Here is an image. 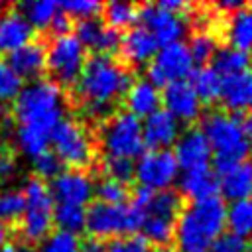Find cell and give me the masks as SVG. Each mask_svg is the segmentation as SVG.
I'll return each instance as SVG.
<instances>
[{"label": "cell", "mask_w": 252, "mask_h": 252, "mask_svg": "<svg viewBox=\"0 0 252 252\" xmlns=\"http://www.w3.org/2000/svg\"><path fill=\"white\" fill-rule=\"evenodd\" d=\"M132 73L112 55H91L73 87L83 110L93 118H108L132 85Z\"/></svg>", "instance_id": "1"}, {"label": "cell", "mask_w": 252, "mask_h": 252, "mask_svg": "<svg viewBox=\"0 0 252 252\" xmlns=\"http://www.w3.org/2000/svg\"><path fill=\"white\" fill-rule=\"evenodd\" d=\"M226 226V205L217 195L181 209L175 224L179 252H207Z\"/></svg>", "instance_id": "2"}, {"label": "cell", "mask_w": 252, "mask_h": 252, "mask_svg": "<svg viewBox=\"0 0 252 252\" xmlns=\"http://www.w3.org/2000/svg\"><path fill=\"white\" fill-rule=\"evenodd\" d=\"M199 128L211 146L217 175L230 165L248 159L252 148L240 114L228 110H211L201 116Z\"/></svg>", "instance_id": "3"}, {"label": "cell", "mask_w": 252, "mask_h": 252, "mask_svg": "<svg viewBox=\"0 0 252 252\" xmlns=\"http://www.w3.org/2000/svg\"><path fill=\"white\" fill-rule=\"evenodd\" d=\"M14 116L18 126H26L51 136L53 128L63 118L61 87L49 79L30 81L14 98Z\"/></svg>", "instance_id": "4"}, {"label": "cell", "mask_w": 252, "mask_h": 252, "mask_svg": "<svg viewBox=\"0 0 252 252\" xmlns=\"http://www.w3.org/2000/svg\"><path fill=\"white\" fill-rule=\"evenodd\" d=\"M24 213L20 217V238L24 244H39L53 228L55 201L47 181L32 175L24 185Z\"/></svg>", "instance_id": "5"}, {"label": "cell", "mask_w": 252, "mask_h": 252, "mask_svg": "<svg viewBox=\"0 0 252 252\" xmlns=\"http://www.w3.org/2000/svg\"><path fill=\"white\" fill-rule=\"evenodd\" d=\"M144 213L130 201L124 205H104L94 201L87 209V230L91 238L114 240L138 234L142 228Z\"/></svg>", "instance_id": "6"}, {"label": "cell", "mask_w": 252, "mask_h": 252, "mask_svg": "<svg viewBox=\"0 0 252 252\" xmlns=\"http://www.w3.org/2000/svg\"><path fill=\"white\" fill-rule=\"evenodd\" d=\"M98 142L106 158H140L146 150L142 136V120L126 110H118L102 120Z\"/></svg>", "instance_id": "7"}, {"label": "cell", "mask_w": 252, "mask_h": 252, "mask_svg": "<svg viewBox=\"0 0 252 252\" xmlns=\"http://www.w3.org/2000/svg\"><path fill=\"white\" fill-rule=\"evenodd\" d=\"M49 150L71 169L89 167L94 161V140L89 128L77 118H61L51 132Z\"/></svg>", "instance_id": "8"}, {"label": "cell", "mask_w": 252, "mask_h": 252, "mask_svg": "<svg viewBox=\"0 0 252 252\" xmlns=\"http://www.w3.org/2000/svg\"><path fill=\"white\" fill-rule=\"evenodd\" d=\"M181 209H183L181 195L175 189L154 191L150 203L144 209L140 234L150 244H156L159 248L169 246V242L175 238V224Z\"/></svg>", "instance_id": "9"}, {"label": "cell", "mask_w": 252, "mask_h": 252, "mask_svg": "<svg viewBox=\"0 0 252 252\" xmlns=\"http://www.w3.org/2000/svg\"><path fill=\"white\" fill-rule=\"evenodd\" d=\"M85 63L87 49L75 37L73 32L53 37L51 43L47 45L45 71L49 75V81H53L57 87L73 89L83 73Z\"/></svg>", "instance_id": "10"}, {"label": "cell", "mask_w": 252, "mask_h": 252, "mask_svg": "<svg viewBox=\"0 0 252 252\" xmlns=\"http://www.w3.org/2000/svg\"><path fill=\"white\" fill-rule=\"evenodd\" d=\"M191 73H193V59L189 55L187 43L183 41L161 45L146 67V79L158 89L177 81H187Z\"/></svg>", "instance_id": "11"}, {"label": "cell", "mask_w": 252, "mask_h": 252, "mask_svg": "<svg viewBox=\"0 0 252 252\" xmlns=\"http://www.w3.org/2000/svg\"><path fill=\"white\" fill-rule=\"evenodd\" d=\"M134 177L140 187L165 191L179 177V165L171 150H148L134 163Z\"/></svg>", "instance_id": "12"}, {"label": "cell", "mask_w": 252, "mask_h": 252, "mask_svg": "<svg viewBox=\"0 0 252 252\" xmlns=\"http://www.w3.org/2000/svg\"><path fill=\"white\" fill-rule=\"evenodd\" d=\"M138 22H140V26L150 30V33L156 37L159 47L181 41L185 37L187 30H189V24H187L185 16L173 14V12H169V10H165L158 4L140 6Z\"/></svg>", "instance_id": "13"}, {"label": "cell", "mask_w": 252, "mask_h": 252, "mask_svg": "<svg viewBox=\"0 0 252 252\" xmlns=\"http://www.w3.org/2000/svg\"><path fill=\"white\" fill-rule=\"evenodd\" d=\"M51 197L55 205H79L85 207L94 195V181L83 169H63L49 183Z\"/></svg>", "instance_id": "14"}, {"label": "cell", "mask_w": 252, "mask_h": 252, "mask_svg": "<svg viewBox=\"0 0 252 252\" xmlns=\"http://www.w3.org/2000/svg\"><path fill=\"white\" fill-rule=\"evenodd\" d=\"M75 37L83 43L87 51H93L94 55H112L118 53L122 32L112 30L106 26L100 18H89V20H79L75 24Z\"/></svg>", "instance_id": "15"}, {"label": "cell", "mask_w": 252, "mask_h": 252, "mask_svg": "<svg viewBox=\"0 0 252 252\" xmlns=\"http://www.w3.org/2000/svg\"><path fill=\"white\" fill-rule=\"evenodd\" d=\"M163 110H167L177 122H195L203 116V104L191 89L189 81H177L161 91Z\"/></svg>", "instance_id": "16"}, {"label": "cell", "mask_w": 252, "mask_h": 252, "mask_svg": "<svg viewBox=\"0 0 252 252\" xmlns=\"http://www.w3.org/2000/svg\"><path fill=\"white\" fill-rule=\"evenodd\" d=\"M158 49H159V43L150 33V30H146L140 24L132 26L122 33V39H120V47H118V53L122 59L120 63L130 67L148 65L158 53Z\"/></svg>", "instance_id": "17"}, {"label": "cell", "mask_w": 252, "mask_h": 252, "mask_svg": "<svg viewBox=\"0 0 252 252\" xmlns=\"http://www.w3.org/2000/svg\"><path fill=\"white\" fill-rule=\"evenodd\" d=\"M173 146H175L173 156L177 159V165L183 167V171L195 169V167H205L213 159L211 146H209L205 134L201 132V128H197V126L183 130Z\"/></svg>", "instance_id": "18"}, {"label": "cell", "mask_w": 252, "mask_h": 252, "mask_svg": "<svg viewBox=\"0 0 252 252\" xmlns=\"http://www.w3.org/2000/svg\"><path fill=\"white\" fill-rule=\"evenodd\" d=\"M45 59H47V45L41 39H32L30 43L6 55V63L12 67V71L22 81L28 79V83L41 79V75L45 73Z\"/></svg>", "instance_id": "19"}, {"label": "cell", "mask_w": 252, "mask_h": 252, "mask_svg": "<svg viewBox=\"0 0 252 252\" xmlns=\"http://www.w3.org/2000/svg\"><path fill=\"white\" fill-rule=\"evenodd\" d=\"M179 122L163 108L156 110L142 122L144 146L148 150H167L179 138Z\"/></svg>", "instance_id": "20"}, {"label": "cell", "mask_w": 252, "mask_h": 252, "mask_svg": "<svg viewBox=\"0 0 252 252\" xmlns=\"http://www.w3.org/2000/svg\"><path fill=\"white\" fill-rule=\"evenodd\" d=\"M35 39V30L18 12V8H4L0 12V53H12Z\"/></svg>", "instance_id": "21"}, {"label": "cell", "mask_w": 252, "mask_h": 252, "mask_svg": "<svg viewBox=\"0 0 252 252\" xmlns=\"http://www.w3.org/2000/svg\"><path fill=\"white\" fill-rule=\"evenodd\" d=\"M179 185V195H185L193 201H203L219 195V175L215 173L213 167H195V169H185L177 177Z\"/></svg>", "instance_id": "22"}, {"label": "cell", "mask_w": 252, "mask_h": 252, "mask_svg": "<svg viewBox=\"0 0 252 252\" xmlns=\"http://www.w3.org/2000/svg\"><path fill=\"white\" fill-rule=\"evenodd\" d=\"M159 104H161V93L148 79L132 81V85L124 94L126 112H130L136 118H148L150 114L159 110Z\"/></svg>", "instance_id": "23"}, {"label": "cell", "mask_w": 252, "mask_h": 252, "mask_svg": "<svg viewBox=\"0 0 252 252\" xmlns=\"http://www.w3.org/2000/svg\"><path fill=\"white\" fill-rule=\"evenodd\" d=\"M219 191L230 203L252 199V159L238 161L219 173Z\"/></svg>", "instance_id": "24"}, {"label": "cell", "mask_w": 252, "mask_h": 252, "mask_svg": "<svg viewBox=\"0 0 252 252\" xmlns=\"http://www.w3.org/2000/svg\"><path fill=\"white\" fill-rule=\"evenodd\" d=\"M220 100L228 112H242L252 106V69L222 77Z\"/></svg>", "instance_id": "25"}, {"label": "cell", "mask_w": 252, "mask_h": 252, "mask_svg": "<svg viewBox=\"0 0 252 252\" xmlns=\"http://www.w3.org/2000/svg\"><path fill=\"white\" fill-rule=\"evenodd\" d=\"M226 39H228L230 47L250 53V49H252V6L244 4L236 12L228 14Z\"/></svg>", "instance_id": "26"}, {"label": "cell", "mask_w": 252, "mask_h": 252, "mask_svg": "<svg viewBox=\"0 0 252 252\" xmlns=\"http://www.w3.org/2000/svg\"><path fill=\"white\" fill-rule=\"evenodd\" d=\"M189 85L195 91V94L201 100V104H213V102L220 100L222 77L211 65L193 69V73L189 75Z\"/></svg>", "instance_id": "27"}, {"label": "cell", "mask_w": 252, "mask_h": 252, "mask_svg": "<svg viewBox=\"0 0 252 252\" xmlns=\"http://www.w3.org/2000/svg\"><path fill=\"white\" fill-rule=\"evenodd\" d=\"M211 61H213L211 67L220 77H228V75H236V73H242V71L250 69L252 57H250L248 51H242V49L224 45V47H219L217 49V53L213 55Z\"/></svg>", "instance_id": "28"}, {"label": "cell", "mask_w": 252, "mask_h": 252, "mask_svg": "<svg viewBox=\"0 0 252 252\" xmlns=\"http://www.w3.org/2000/svg\"><path fill=\"white\" fill-rule=\"evenodd\" d=\"M226 226L238 238L248 240L252 236V199L232 201L226 207Z\"/></svg>", "instance_id": "29"}, {"label": "cell", "mask_w": 252, "mask_h": 252, "mask_svg": "<svg viewBox=\"0 0 252 252\" xmlns=\"http://www.w3.org/2000/svg\"><path fill=\"white\" fill-rule=\"evenodd\" d=\"M138 12L140 6L130 4V2H108L102 4V22L110 26L112 30H130L138 22Z\"/></svg>", "instance_id": "30"}, {"label": "cell", "mask_w": 252, "mask_h": 252, "mask_svg": "<svg viewBox=\"0 0 252 252\" xmlns=\"http://www.w3.org/2000/svg\"><path fill=\"white\" fill-rule=\"evenodd\" d=\"M16 8L28 20V24L33 30H47L51 20H53V16L59 10V2H53V0H33V2H22Z\"/></svg>", "instance_id": "31"}, {"label": "cell", "mask_w": 252, "mask_h": 252, "mask_svg": "<svg viewBox=\"0 0 252 252\" xmlns=\"http://www.w3.org/2000/svg\"><path fill=\"white\" fill-rule=\"evenodd\" d=\"M53 224H57L59 230L81 234L87 230V207L79 205H55L53 211Z\"/></svg>", "instance_id": "32"}, {"label": "cell", "mask_w": 252, "mask_h": 252, "mask_svg": "<svg viewBox=\"0 0 252 252\" xmlns=\"http://www.w3.org/2000/svg\"><path fill=\"white\" fill-rule=\"evenodd\" d=\"M187 49H189V55L193 59V65L197 63L199 67H205V63H209L213 59V55L217 53L219 49V43H217V37L211 33V32H195L187 43Z\"/></svg>", "instance_id": "33"}, {"label": "cell", "mask_w": 252, "mask_h": 252, "mask_svg": "<svg viewBox=\"0 0 252 252\" xmlns=\"http://www.w3.org/2000/svg\"><path fill=\"white\" fill-rule=\"evenodd\" d=\"M49 138H51L49 134H43V132L26 128V126L16 128V144L20 146L22 154L32 159L49 150Z\"/></svg>", "instance_id": "34"}, {"label": "cell", "mask_w": 252, "mask_h": 252, "mask_svg": "<svg viewBox=\"0 0 252 252\" xmlns=\"http://www.w3.org/2000/svg\"><path fill=\"white\" fill-rule=\"evenodd\" d=\"M130 189L128 185L120 183V181H114L110 177H102L94 183V195H96V201L98 203H104V205H124L130 201Z\"/></svg>", "instance_id": "35"}, {"label": "cell", "mask_w": 252, "mask_h": 252, "mask_svg": "<svg viewBox=\"0 0 252 252\" xmlns=\"http://www.w3.org/2000/svg\"><path fill=\"white\" fill-rule=\"evenodd\" d=\"M79 250H81V238L77 234L59 228L51 230L37 244V252H79Z\"/></svg>", "instance_id": "36"}, {"label": "cell", "mask_w": 252, "mask_h": 252, "mask_svg": "<svg viewBox=\"0 0 252 252\" xmlns=\"http://www.w3.org/2000/svg\"><path fill=\"white\" fill-rule=\"evenodd\" d=\"M24 213V193L20 189H0V222H18Z\"/></svg>", "instance_id": "37"}, {"label": "cell", "mask_w": 252, "mask_h": 252, "mask_svg": "<svg viewBox=\"0 0 252 252\" xmlns=\"http://www.w3.org/2000/svg\"><path fill=\"white\" fill-rule=\"evenodd\" d=\"M59 8L71 18V20H89V18H98L102 12V2L96 0H67L61 2Z\"/></svg>", "instance_id": "38"}, {"label": "cell", "mask_w": 252, "mask_h": 252, "mask_svg": "<svg viewBox=\"0 0 252 252\" xmlns=\"http://www.w3.org/2000/svg\"><path fill=\"white\" fill-rule=\"evenodd\" d=\"M102 173L114 181L128 185L134 179V161L124 158H102Z\"/></svg>", "instance_id": "39"}, {"label": "cell", "mask_w": 252, "mask_h": 252, "mask_svg": "<svg viewBox=\"0 0 252 252\" xmlns=\"http://www.w3.org/2000/svg\"><path fill=\"white\" fill-rule=\"evenodd\" d=\"M24 81L12 71V67L6 63V59H0V102L14 100L18 93L22 91Z\"/></svg>", "instance_id": "40"}, {"label": "cell", "mask_w": 252, "mask_h": 252, "mask_svg": "<svg viewBox=\"0 0 252 252\" xmlns=\"http://www.w3.org/2000/svg\"><path fill=\"white\" fill-rule=\"evenodd\" d=\"M32 161H33L35 177H39V179H43V181H47V179L51 181V179H55V177L63 171V163H61V159H59L51 150L39 154V156L33 158Z\"/></svg>", "instance_id": "41"}, {"label": "cell", "mask_w": 252, "mask_h": 252, "mask_svg": "<svg viewBox=\"0 0 252 252\" xmlns=\"http://www.w3.org/2000/svg\"><path fill=\"white\" fill-rule=\"evenodd\" d=\"M104 252H152V244L138 232V234L108 240L104 244Z\"/></svg>", "instance_id": "42"}, {"label": "cell", "mask_w": 252, "mask_h": 252, "mask_svg": "<svg viewBox=\"0 0 252 252\" xmlns=\"http://www.w3.org/2000/svg\"><path fill=\"white\" fill-rule=\"evenodd\" d=\"M209 252H252V246L248 240L238 238L230 232H222L209 248Z\"/></svg>", "instance_id": "43"}, {"label": "cell", "mask_w": 252, "mask_h": 252, "mask_svg": "<svg viewBox=\"0 0 252 252\" xmlns=\"http://www.w3.org/2000/svg\"><path fill=\"white\" fill-rule=\"evenodd\" d=\"M51 33H53V37H57V35H65V33H71V30H73V20L59 8L57 10V14L53 16V20H51V24H49V28H47Z\"/></svg>", "instance_id": "44"}, {"label": "cell", "mask_w": 252, "mask_h": 252, "mask_svg": "<svg viewBox=\"0 0 252 252\" xmlns=\"http://www.w3.org/2000/svg\"><path fill=\"white\" fill-rule=\"evenodd\" d=\"M18 169V163H16V158L10 150H2L0 152V183L12 179V175L16 173Z\"/></svg>", "instance_id": "45"}, {"label": "cell", "mask_w": 252, "mask_h": 252, "mask_svg": "<svg viewBox=\"0 0 252 252\" xmlns=\"http://www.w3.org/2000/svg\"><path fill=\"white\" fill-rule=\"evenodd\" d=\"M158 6H161V8H165L173 14H181V16H185V12L191 10V6L183 0H161V2H158Z\"/></svg>", "instance_id": "46"}, {"label": "cell", "mask_w": 252, "mask_h": 252, "mask_svg": "<svg viewBox=\"0 0 252 252\" xmlns=\"http://www.w3.org/2000/svg\"><path fill=\"white\" fill-rule=\"evenodd\" d=\"M79 252H104V242L89 236V238L81 240V250Z\"/></svg>", "instance_id": "47"}, {"label": "cell", "mask_w": 252, "mask_h": 252, "mask_svg": "<svg viewBox=\"0 0 252 252\" xmlns=\"http://www.w3.org/2000/svg\"><path fill=\"white\" fill-rule=\"evenodd\" d=\"M0 252H28V246L24 242H6L0 246Z\"/></svg>", "instance_id": "48"}, {"label": "cell", "mask_w": 252, "mask_h": 252, "mask_svg": "<svg viewBox=\"0 0 252 252\" xmlns=\"http://www.w3.org/2000/svg\"><path fill=\"white\" fill-rule=\"evenodd\" d=\"M242 6H244L242 2H234V0H228V2H219V4H217V8H219V10H228L230 14H232V12H236V10H238V8H242Z\"/></svg>", "instance_id": "49"}, {"label": "cell", "mask_w": 252, "mask_h": 252, "mask_svg": "<svg viewBox=\"0 0 252 252\" xmlns=\"http://www.w3.org/2000/svg\"><path fill=\"white\" fill-rule=\"evenodd\" d=\"M8 224H4V222H0V246H4L6 242H8Z\"/></svg>", "instance_id": "50"}, {"label": "cell", "mask_w": 252, "mask_h": 252, "mask_svg": "<svg viewBox=\"0 0 252 252\" xmlns=\"http://www.w3.org/2000/svg\"><path fill=\"white\" fill-rule=\"evenodd\" d=\"M244 128H246V132H248V138H250V148H252V112L244 118Z\"/></svg>", "instance_id": "51"}, {"label": "cell", "mask_w": 252, "mask_h": 252, "mask_svg": "<svg viewBox=\"0 0 252 252\" xmlns=\"http://www.w3.org/2000/svg\"><path fill=\"white\" fill-rule=\"evenodd\" d=\"M6 114H8V112H6V106L0 102V126H2V122L6 120Z\"/></svg>", "instance_id": "52"}, {"label": "cell", "mask_w": 252, "mask_h": 252, "mask_svg": "<svg viewBox=\"0 0 252 252\" xmlns=\"http://www.w3.org/2000/svg\"><path fill=\"white\" fill-rule=\"evenodd\" d=\"M156 252H179V248H173V246H163V248H158Z\"/></svg>", "instance_id": "53"}, {"label": "cell", "mask_w": 252, "mask_h": 252, "mask_svg": "<svg viewBox=\"0 0 252 252\" xmlns=\"http://www.w3.org/2000/svg\"><path fill=\"white\" fill-rule=\"evenodd\" d=\"M4 8H6V6H4V4H2V2H0V12H2V10H4Z\"/></svg>", "instance_id": "54"}, {"label": "cell", "mask_w": 252, "mask_h": 252, "mask_svg": "<svg viewBox=\"0 0 252 252\" xmlns=\"http://www.w3.org/2000/svg\"><path fill=\"white\" fill-rule=\"evenodd\" d=\"M0 152H2V148H0Z\"/></svg>", "instance_id": "55"}]
</instances>
